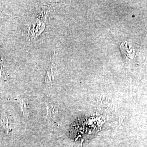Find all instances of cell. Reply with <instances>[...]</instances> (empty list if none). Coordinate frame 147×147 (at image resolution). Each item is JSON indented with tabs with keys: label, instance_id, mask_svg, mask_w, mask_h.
Wrapping results in <instances>:
<instances>
[{
	"label": "cell",
	"instance_id": "8992f818",
	"mask_svg": "<svg viewBox=\"0 0 147 147\" xmlns=\"http://www.w3.org/2000/svg\"><path fill=\"white\" fill-rule=\"evenodd\" d=\"M7 75L5 71V66L3 59L0 54V80H7Z\"/></svg>",
	"mask_w": 147,
	"mask_h": 147
},
{
	"label": "cell",
	"instance_id": "277c9868",
	"mask_svg": "<svg viewBox=\"0 0 147 147\" xmlns=\"http://www.w3.org/2000/svg\"><path fill=\"white\" fill-rule=\"evenodd\" d=\"M55 54H54L53 55V59L51 60V62L49 67V68L47 69V73L46 74L45 80L47 84H49L53 82V80L55 79V76L56 74L57 68L56 65V61H55Z\"/></svg>",
	"mask_w": 147,
	"mask_h": 147
},
{
	"label": "cell",
	"instance_id": "6da1fadb",
	"mask_svg": "<svg viewBox=\"0 0 147 147\" xmlns=\"http://www.w3.org/2000/svg\"><path fill=\"white\" fill-rule=\"evenodd\" d=\"M45 24L41 20L28 19L24 26V36L27 42H31L35 40L42 33Z\"/></svg>",
	"mask_w": 147,
	"mask_h": 147
},
{
	"label": "cell",
	"instance_id": "7a4b0ae2",
	"mask_svg": "<svg viewBox=\"0 0 147 147\" xmlns=\"http://www.w3.org/2000/svg\"><path fill=\"white\" fill-rule=\"evenodd\" d=\"M121 52L123 56L124 61L127 64H131L133 62L135 57V50L131 45H129L127 41L122 42L120 47Z\"/></svg>",
	"mask_w": 147,
	"mask_h": 147
},
{
	"label": "cell",
	"instance_id": "52a82bcc",
	"mask_svg": "<svg viewBox=\"0 0 147 147\" xmlns=\"http://www.w3.org/2000/svg\"><path fill=\"white\" fill-rule=\"evenodd\" d=\"M4 18V16L3 15V14L2 13V12L0 11V19H3Z\"/></svg>",
	"mask_w": 147,
	"mask_h": 147
},
{
	"label": "cell",
	"instance_id": "5b68a950",
	"mask_svg": "<svg viewBox=\"0 0 147 147\" xmlns=\"http://www.w3.org/2000/svg\"><path fill=\"white\" fill-rule=\"evenodd\" d=\"M16 101L19 107L22 115L25 118H28L30 116L29 109L26 101L22 98H18L16 99Z\"/></svg>",
	"mask_w": 147,
	"mask_h": 147
},
{
	"label": "cell",
	"instance_id": "3957f363",
	"mask_svg": "<svg viewBox=\"0 0 147 147\" xmlns=\"http://www.w3.org/2000/svg\"><path fill=\"white\" fill-rule=\"evenodd\" d=\"M0 129L6 134L11 131L9 118L4 110H0Z\"/></svg>",
	"mask_w": 147,
	"mask_h": 147
}]
</instances>
